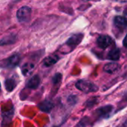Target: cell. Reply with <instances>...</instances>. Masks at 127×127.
I'll return each instance as SVG.
<instances>
[{"label": "cell", "instance_id": "cell-1", "mask_svg": "<svg viewBox=\"0 0 127 127\" xmlns=\"http://www.w3.org/2000/svg\"><path fill=\"white\" fill-rule=\"evenodd\" d=\"M76 88L84 93L95 92L98 90V87L93 83L89 80H80L76 83Z\"/></svg>", "mask_w": 127, "mask_h": 127}, {"label": "cell", "instance_id": "cell-2", "mask_svg": "<svg viewBox=\"0 0 127 127\" xmlns=\"http://www.w3.org/2000/svg\"><path fill=\"white\" fill-rule=\"evenodd\" d=\"M20 62V57L18 54H13L7 59L0 61V67L5 68H12L19 65Z\"/></svg>", "mask_w": 127, "mask_h": 127}, {"label": "cell", "instance_id": "cell-3", "mask_svg": "<svg viewBox=\"0 0 127 127\" xmlns=\"http://www.w3.org/2000/svg\"><path fill=\"white\" fill-rule=\"evenodd\" d=\"M31 16V9L28 6L20 7L16 12V17L19 22H28Z\"/></svg>", "mask_w": 127, "mask_h": 127}, {"label": "cell", "instance_id": "cell-4", "mask_svg": "<svg viewBox=\"0 0 127 127\" xmlns=\"http://www.w3.org/2000/svg\"><path fill=\"white\" fill-rule=\"evenodd\" d=\"M112 43V39L110 36L107 35H100L97 39V44L99 48L102 49H106Z\"/></svg>", "mask_w": 127, "mask_h": 127}, {"label": "cell", "instance_id": "cell-5", "mask_svg": "<svg viewBox=\"0 0 127 127\" xmlns=\"http://www.w3.org/2000/svg\"><path fill=\"white\" fill-rule=\"evenodd\" d=\"M83 38V35L82 33L74 34L67 40L66 45H68L69 48H74L77 45H78L81 42Z\"/></svg>", "mask_w": 127, "mask_h": 127}, {"label": "cell", "instance_id": "cell-6", "mask_svg": "<svg viewBox=\"0 0 127 127\" xmlns=\"http://www.w3.org/2000/svg\"><path fill=\"white\" fill-rule=\"evenodd\" d=\"M40 84V78L38 75L33 76L26 83V86L31 89H36Z\"/></svg>", "mask_w": 127, "mask_h": 127}, {"label": "cell", "instance_id": "cell-7", "mask_svg": "<svg viewBox=\"0 0 127 127\" xmlns=\"http://www.w3.org/2000/svg\"><path fill=\"white\" fill-rule=\"evenodd\" d=\"M16 39H17V36L15 34H10L8 36H5L0 39V45L4 46V45H8L10 44H13L16 42Z\"/></svg>", "mask_w": 127, "mask_h": 127}, {"label": "cell", "instance_id": "cell-8", "mask_svg": "<svg viewBox=\"0 0 127 127\" xmlns=\"http://www.w3.org/2000/svg\"><path fill=\"white\" fill-rule=\"evenodd\" d=\"M112 110L113 107L112 106H106L98 109L97 113L98 114V116L100 118H107L110 115Z\"/></svg>", "mask_w": 127, "mask_h": 127}, {"label": "cell", "instance_id": "cell-9", "mask_svg": "<svg viewBox=\"0 0 127 127\" xmlns=\"http://www.w3.org/2000/svg\"><path fill=\"white\" fill-rule=\"evenodd\" d=\"M114 23H115V25L118 28L121 29V30L125 29L127 27V19H125V17H122V16H116L115 18Z\"/></svg>", "mask_w": 127, "mask_h": 127}, {"label": "cell", "instance_id": "cell-10", "mask_svg": "<svg viewBox=\"0 0 127 127\" xmlns=\"http://www.w3.org/2000/svg\"><path fill=\"white\" fill-rule=\"evenodd\" d=\"M119 68H120L119 64H118L116 63H109L104 65L103 71L109 74H113V73L116 72Z\"/></svg>", "mask_w": 127, "mask_h": 127}, {"label": "cell", "instance_id": "cell-11", "mask_svg": "<svg viewBox=\"0 0 127 127\" xmlns=\"http://www.w3.org/2000/svg\"><path fill=\"white\" fill-rule=\"evenodd\" d=\"M53 107H54L53 103L48 100H45L39 104V108L40 109V110L45 112H50L53 109Z\"/></svg>", "mask_w": 127, "mask_h": 127}, {"label": "cell", "instance_id": "cell-12", "mask_svg": "<svg viewBox=\"0 0 127 127\" xmlns=\"http://www.w3.org/2000/svg\"><path fill=\"white\" fill-rule=\"evenodd\" d=\"M59 60V57L56 54H53V55H50L48 57H46L44 61H43V65L45 67H49L53 65L54 64H55Z\"/></svg>", "mask_w": 127, "mask_h": 127}, {"label": "cell", "instance_id": "cell-13", "mask_svg": "<svg viewBox=\"0 0 127 127\" xmlns=\"http://www.w3.org/2000/svg\"><path fill=\"white\" fill-rule=\"evenodd\" d=\"M120 57H121V52H120V50L118 48H113L112 49L109 54H108V56H107V58L110 60H113V61H117L120 59Z\"/></svg>", "mask_w": 127, "mask_h": 127}, {"label": "cell", "instance_id": "cell-14", "mask_svg": "<svg viewBox=\"0 0 127 127\" xmlns=\"http://www.w3.org/2000/svg\"><path fill=\"white\" fill-rule=\"evenodd\" d=\"M4 86L7 92H12L16 86V81L13 78H8L4 81Z\"/></svg>", "mask_w": 127, "mask_h": 127}, {"label": "cell", "instance_id": "cell-15", "mask_svg": "<svg viewBox=\"0 0 127 127\" xmlns=\"http://www.w3.org/2000/svg\"><path fill=\"white\" fill-rule=\"evenodd\" d=\"M34 64L33 63H27L23 65L22 68V72L24 75H28L30 74L32 71L33 70L34 68Z\"/></svg>", "mask_w": 127, "mask_h": 127}, {"label": "cell", "instance_id": "cell-16", "mask_svg": "<svg viewBox=\"0 0 127 127\" xmlns=\"http://www.w3.org/2000/svg\"><path fill=\"white\" fill-rule=\"evenodd\" d=\"M52 80H53V83H54V85L59 84V83L61 82V80H62V74H60V73L56 74L54 76Z\"/></svg>", "mask_w": 127, "mask_h": 127}, {"label": "cell", "instance_id": "cell-17", "mask_svg": "<svg viewBox=\"0 0 127 127\" xmlns=\"http://www.w3.org/2000/svg\"><path fill=\"white\" fill-rule=\"evenodd\" d=\"M123 44H124V47H126V48H127V36H125V38H124V42H123Z\"/></svg>", "mask_w": 127, "mask_h": 127}, {"label": "cell", "instance_id": "cell-18", "mask_svg": "<svg viewBox=\"0 0 127 127\" xmlns=\"http://www.w3.org/2000/svg\"><path fill=\"white\" fill-rule=\"evenodd\" d=\"M124 127H127V120L125 121V123L124 124Z\"/></svg>", "mask_w": 127, "mask_h": 127}, {"label": "cell", "instance_id": "cell-19", "mask_svg": "<svg viewBox=\"0 0 127 127\" xmlns=\"http://www.w3.org/2000/svg\"><path fill=\"white\" fill-rule=\"evenodd\" d=\"M125 19H127V13H125Z\"/></svg>", "mask_w": 127, "mask_h": 127}, {"label": "cell", "instance_id": "cell-20", "mask_svg": "<svg viewBox=\"0 0 127 127\" xmlns=\"http://www.w3.org/2000/svg\"><path fill=\"white\" fill-rule=\"evenodd\" d=\"M0 90H1V83H0Z\"/></svg>", "mask_w": 127, "mask_h": 127}]
</instances>
